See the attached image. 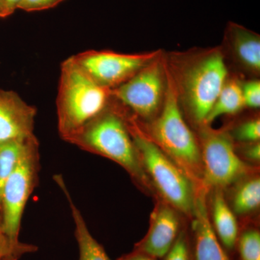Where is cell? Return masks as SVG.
I'll list each match as a JSON object with an SVG mask.
<instances>
[{
    "instance_id": "cell-1",
    "label": "cell",
    "mask_w": 260,
    "mask_h": 260,
    "mask_svg": "<svg viewBox=\"0 0 260 260\" xmlns=\"http://www.w3.org/2000/svg\"><path fill=\"white\" fill-rule=\"evenodd\" d=\"M41 169L39 142L35 135L27 140L15 170L5 183L0 203V237L4 243V260H19L37 251V246L20 242L24 210L39 181Z\"/></svg>"
},
{
    "instance_id": "cell-2",
    "label": "cell",
    "mask_w": 260,
    "mask_h": 260,
    "mask_svg": "<svg viewBox=\"0 0 260 260\" xmlns=\"http://www.w3.org/2000/svg\"><path fill=\"white\" fill-rule=\"evenodd\" d=\"M110 104L66 142L116 162L135 180L146 186L150 180L140 162L126 119Z\"/></svg>"
},
{
    "instance_id": "cell-3",
    "label": "cell",
    "mask_w": 260,
    "mask_h": 260,
    "mask_svg": "<svg viewBox=\"0 0 260 260\" xmlns=\"http://www.w3.org/2000/svg\"><path fill=\"white\" fill-rule=\"evenodd\" d=\"M112 90L98 85L73 56L61 63L57 98V128L66 141L108 107Z\"/></svg>"
},
{
    "instance_id": "cell-4",
    "label": "cell",
    "mask_w": 260,
    "mask_h": 260,
    "mask_svg": "<svg viewBox=\"0 0 260 260\" xmlns=\"http://www.w3.org/2000/svg\"><path fill=\"white\" fill-rule=\"evenodd\" d=\"M154 143L161 149L193 184L203 186L201 151L192 132L181 114L177 90L168 80L165 100L160 116L151 128Z\"/></svg>"
},
{
    "instance_id": "cell-5",
    "label": "cell",
    "mask_w": 260,
    "mask_h": 260,
    "mask_svg": "<svg viewBox=\"0 0 260 260\" xmlns=\"http://www.w3.org/2000/svg\"><path fill=\"white\" fill-rule=\"evenodd\" d=\"M126 124L148 179L167 204L186 215L192 214L197 194L192 181L153 140L134 124Z\"/></svg>"
},
{
    "instance_id": "cell-6",
    "label": "cell",
    "mask_w": 260,
    "mask_h": 260,
    "mask_svg": "<svg viewBox=\"0 0 260 260\" xmlns=\"http://www.w3.org/2000/svg\"><path fill=\"white\" fill-rule=\"evenodd\" d=\"M228 71L223 54L210 51L186 70L184 96L195 121L204 124L217 98L227 81Z\"/></svg>"
},
{
    "instance_id": "cell-7",
    "label": "cell",
    "mask_w": 260,
    "mask_h": 260,
    "mask_svg": "<svg viewBox=\"0 0 260 260\" xmlns=\"http://www.w3.org/2000/svg\"><path fill=\"white\" fill-rule=\"evenodd\" d=\"M203 186L221 189L242 179L249 171L223 133L205 129L201 137Z\"/></svg>"
},
{
    "instance_id": "cell-8",
    "label": "cell",
    "mask_w": 260,
    "mask_h": 260,
    "mask_svg": "<svg viewBox=\"0 0 260 260\" xmlns=\"http://www.w3.org/2000/svg\"><path fill=\"white\" fill-rule=\"evenodd\" d=\"M72 56L94 82L111 90L125 83L155 59V54H126L95 50Z\"/></svg>"
},
{
    "instance_id": "cell-9",
    "label": "cell",
    "mask_w": 260,
    "mask_h": 260,
    "mask_svg": "<svg viewBox=\"0 0 260 260\" xmlns=\"http://www.w3.org/2000/svg\"><path fill=\"white\" fill-rule=\"evenodd\" d=\"M112 95L140 117L146 119L155 115L164 95V73L160 61H150L133 78L113 89Z\"/></svg>"
},
{
    "instance_id": "cell-10",
    "label": "cell",
    "mask_w": 260,
    "mask_h": 260,
    "mask_svg": "<svg viewBox=\"0 0 260 260\" xmlns=\"http://www.w3.org/2000/svg\"><path fill=\"white\" fill-rule=\"evenodd\" d=\"M37 114L18 93L0 89V143L34 135Z\"/></svg>"
},
{
    "instance_id": "cell-11",
    "label": "cell",
    "mask_w": 260,
    "mask_h": 260,
    "mask_svg": "<svg viewBox=\"0 0 260 260\" xmlns=\"http://www.w3.org/2000/svg\"><path fill=\"white\" fill-rule=\"evenodd\" d=\"M179 219L176 210L169 204L159 205L152 216L146 237L137 245L136 251L152 257H164L177 240Z\"/></svg>"
},
{
    "instance_id": "cell-12",
    "label": "cell",
    "mask_w": 260,
    "mask_h": 260,
    "mask_svg": "<svg viewBox=\"0 0 260 260\" xmlns=\"http://www.w3.org/2000/svg\"><path fill=\"white\" fill-rule=\"evenodd\" d=\"M192 214L196 260H230L211 225L205 202L204 187L197 191Z\"/></svg>"
},
{
    "instance_id": "cell-13",
    "label": "cell",
    "mask_w": 260,
    "mask_h": 260,
    "mask_svg": "<svg viewBox=\"0 0 260 260\" xmlns=\"http://www.w3.org/2000/svg\"><path fill=\"white\" fill-rule=\"evenodd\" d=\"M54 180L61 188L69 204L75 224V237L79 249V260H112L89 231L83 215L75 204L62 177L56 175Z\"/></svg>"
},
{
    "instance_id": "cell-14",
    "label": "cell",
    "mask_w": 260,
    "mask_h": 260,
    "mask_svg": "<svg viewBox=\"0 0 260 260\" xmlns=\"http://www.w3.org/2000/svg\"><path fill=\"white\" fill-rule=\"evenodd\" d=\"M229 32L236 55L246 68L257 73L260 70V39L254 32L237 24L230 23Z\"/></svg>"
},
{
    "instance_id": "cell-15",
    "label": "cell",
    "mask_w": 260,
    "mask_h": 260,
    "mask_svg": "<svg viewBox=\"0 0 260 260\" xmlns=\"http://www.w3.org/2000/svg\"><path fill=\"white\" fill-rule=\"evenodd\" d=\"M213 219L214 232L220 242L228 249H232L238 239L237 222L220 189H217L213 196Z\"/></svg>"
},
{
    "instance_id": "cell-16",
    "label": "cell",
    "mask_w": 260,
    "mask_h": 260,
    "mask_svg": "<svg viewBox=\"0 0 260 260\" xmlns=\"http://www.w3.org/2000/svg\"><path fill=\"white\" fill-rule=\"evenodd\" d=\"M244 106L242 86L236 80L226 81L207 116L204 124H209L220 116L236 114Z\"/></svg>"
},
{
    "instance_id": "cell-17",
    "label": "cell",
    "mask_w": 260,
    "mask_h": 260,
    "mask_svg": "<svg viewBox=\"0 0 260 260\" xmlns=\"http://www.w3.org/2000/svg\"><path fill=\"white\" fill-rule=\"evenodd\" d=\"M30 137L0 143V203L5 183L15 170Z\"/></svg>"
},
{
    "instance_id": "cell-18",
    "label": "cell",
    "mask_w": 260,
    "mask_h": 260,
    "mask_svg": "<svg viewBox=\"0 0 260 260\" xmlns=\"http://www.w3.org/2000/svg\"><path fill=\"white\" fill-rule=\"evenodd\" d=\"M260 205V179L253 177L237 188L233 198V210L239 215L249 213Z\"/></svg>"
},
{
    "instance_id": "cell-19",
    "label": "cell",
    "mask_w": 260,
    "mask_h": 260,
    "mask_svg": "<svg viewBox=\"0 0 260 260\" xmlns=\"http://www.w3.org/2000/svg\"><path fill=\"white\" fill-rule=\"evenodd\" d=\"M242 260H260V234L256 230L244 232L239 239Z\"/></svg>"
},
{
    "instance_id": "cell-20",
    "label": "cell",
    "mask_w": 260,
    "mask_h": 260,
    "mask_svg": "<svg viewBox=\"0 0 260 260\" xmlns=\"http://www.w3.org/2000/svg\"><path fill=\"white\" fill-rule=\"evenodd\" d=\"M236 139L246 143H256L260 139V121L252 119L239 126L234 133Z\"/></svg>"
},
{
    "instance_id": "cell-21",
    "label": "cell",
    "mask_w": 260,
    "mask_h": 260,
    "mask_svg": "<svg viewBox=\"0 0 260 260\" xmlns=\"http://www.w3.org/2000/svg\"><path fill=\"white\" fill-rule=\"evenodd\" d=\"M243 98L245 106L251 108H259L260 106V82L251 80L242 86Z\"/></svg>"
},
{
    "instance_id": "cell-22",
    "label": "cell",
    "mask_w": 260,
    "mask_h": 260,
    "mask_svg": "<svg viewBox=\"0 0 260 260\" xmlns=\"http://www.w3.org/2000/svg\"><path fill=\"white\" fill-rule=\"evenodd\" d=\"M165 256V260H190L184 233L181 232L179 234L174 245Z\"/></svg>"
},
{
    "instance_id": "cell-23",
    "label": "cell",
    "mask_w": 260,
    "mask_h": 260,
    "mask_svg": "<svg viewBox=\"0 0 260 260\" xmlns=\"http://www.w3.org/2000/svg\"><path fill=\"white\" fill-rule=\"evenodd\" d=\"M65 0H21L18 9L25 12L41 11L51 9Z\"/></svg>"
},
{
    "instance_id": "cell-24",
    "label": "cell",
    "mask_w": 260,
    "mask_h": 260,
    "mask_svg": "<svg viewBox=\"0 0 260 260\" xmlns=\"http://www.w3.org/2000/svg\"><path fill=\"white\" fill-rule=\"evenodd\" d=\"M246 158L253 161H259L260 160V145L259 143H254L249 145L244 150Z\"/></svg>"
},
{
    "instance_id": "cell-25",
    "label": "cell",
    "mask_w": 260,
    "mask_h": 260,
    "mask_svg": "<svg viewBox=\"0 0 260 260\" xmlns=\"http://www.w3.org/2000/svg\"><path fill=\"white\" fill-rule=\"evenodd\" d=\"M118 260H155V259L148 255V254H145V253L135 250L131 254L123 256L122 257Z\"/></svg>"
},
{
    "instance_id": "cell-26",
    "label": "cell",
    "mask_w": 260,
    "mask_h": 260,
    "mask_svg": "<svg viewBox=\"0 0 260 260\" xmlns=\"http://www.w3.org/2000/svg\"><path fill=\"white\" fill-rule=\"evenodd\" d=\"M4 2L10 15H12L15 10L18 9V5L21 0H4Z\"/></svg>"
},
{
    "instance_id": "cell-27",
    "label": "cell",
    "mask_w": 260,
    "mask_h": 260,
    "mask_svg": "<svg viewBox=\"0 0 260 260\" xmlns=\"http://www.w3.org/2000/svg\"><path fill=\"white\" fill-rule=\"evenodd\" d=\"M10 15L4 0H0V18H6V17L10 16Z\"/></svg>"
},
{
    "instance_id": "cell-28",
    "label": "cell",
    "mask_w": 260,
    "mask_h": 260,
    "mask_svg": "<svg viewBox=\"0 0 260 260\" xmlns=\"http://www.w3.org/2000/svg\"><path fill=\"white\" fill-rule=\"evenodd\" d=\"M5 256V246L3 245V242L0 240V260L4 259Z\"/></svg>"
},
{
    "instance_id": "cell-29",
    "label": "cell",
    "mask_w": 260,
    "mask_h": 260,
    "mask_svg": "<svg viewBox=\"0 0 260 260\" xmlns=\"http://www.w3.org/2000/svg\"><path fill=\"white\" fill-rule=\"evenodd\" d=\"M0 239H1V237H0Z\"/></svg>"
}]
</instances>
